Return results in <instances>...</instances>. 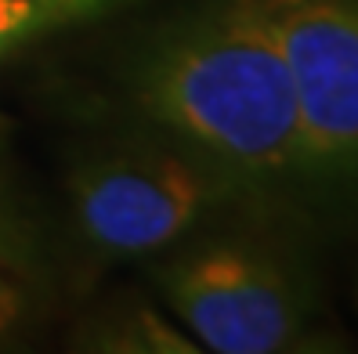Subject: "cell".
<instances>
[{
	"label": "cell",
	"mask_w": 358,
	"mask_h": 354,
	"mask_svg": "<svg viewBox=\"0 0 358 354\" xmlns=\"http://www.w3.org/2000/svg\"><path fill=\"white\" fill-rule=\"evenodd\" d=\"M149 116L250 174L308 166L297 91L250 0L224 4L145 73Z\"/></svg>",
	"instance_id": "1"
},
{
	"label": "cell",
	"mask_w": 358,
	"mask_h": 354,
	"mask_svg": "<svg viewBox=\"0 0 358 354\" xmlns=\"http://www.w3.org/2000/svg\"><path fill=\"white\" fill-rule=\"evenodd\" d=\"M297 91L308 166L358 163V0H250Z\"/></svg>",
	"instance_id": "2"
},
{
	"label": "cell",
	"mask_w": 358,
	"mask_h": 354,
	"mask_svg": "<svg viewBox=\"0 0 358 354\" xmlns=\"http://www.w3.org/2000/svg\"><path fill=\"white\" fill-rule=\"evenodd\" d=\"M174 315L217 354H279L301 344L304 311L275 260L243 246H210L163 275Z\"/></svg>",
	"instance_id": "3"
},
{
	"label": "cell",
	"mask_w": 358,
	"mask_h": 354,
	"mask_svg": "<svg viewBox=\"0 0 358 354\" xmlns=\"http://www.w3.org/2000/svg\"><path fill=\"white\" fill-rule=\"evenodd\" d=\"M210 199L192 163L138 152L94 163L73 177V206L83 235L109 253H149L185 235Z\"/></svg>",
	"instance_id": "4"
},
{
	"label": "cell",
	"mask_w": 358,
	"mask_h": 354,
	"mask_svg": "<svg viewBox=\"0 0 358 354\" xmlns=\"http://www.w3.org/2000/svg\"><path fill=\"white\" fill-rule=\"evenodd\" d=\"M116 0H0V61L44 33L94 18Z\"/></svg>",
	"instance_id": "5"
},
{
	"label": "cell",
	"mask_w": 358,
	"mask_h": 354,
	"mask_svg": "<svg viewBox=\"0 0 358 354\" xmlns=\"http://www.w3.org/2000/svg\"><path fill=\"white\" fill-rule=\"evenodd\" d=\"M22 307H26L22 279H18L8 232H4V224H0V337H8L15 329V322L22 318Z\"/></svg>",
	"instance_id": "6"
}]
</instances>
